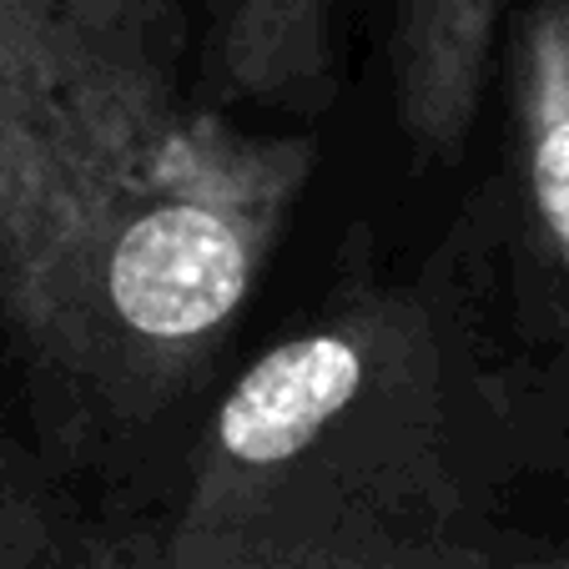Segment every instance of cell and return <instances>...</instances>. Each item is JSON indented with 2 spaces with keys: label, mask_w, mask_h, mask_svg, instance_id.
I'll use <instances>...</instances> for the list:
<instances>
[{
  "label": "cell",
  "mask_w": 569,
  "mask_h": 569,
  "mask_svg": "<svg viewBox=\"0 0 569 569\" xmlns=\"http://www.w3.org/2000/svg\"><path fill=\"white\" fill-rule=\"evenodd\" d=\"M509 117L529 248L569 333V0L509 6Z\"/></svg>",
  "instance_id": "3957f363"
},
{
  "label": "cell",
  "mask_w": 569,
  "mask_h": 569,
  "mask_svg": "<svg viewBox=\"0 0 569 569\" xmlns=\"http://www.w3.org/2000/svg\"><path fill=\"white\" fill-rule=\"evenodd\" d=\"M0 569H97V519H76L61 483L0 449Z\"/></svg>",
  "instance_id": "8992f818"
},
{
  "label": "cell",
  "mask_w": 569,
  "mask_h": 569,
  "mask_svg": "<svg viewBox=\"0 0 569 569\" xmlns=\"http://www.w3.org/2000/svg\"><path fill=\"white\" fill-rule=\"evenodd\" d=\"M61 6L117 66L182 87L187 16L177 0H61Z\"/></svg>",
  "instance_id": "52a82bcc"
},
{
  "label": "cell",
  "mask_w": 569,
  "mask_h": 569,
  "mask_svg": "<svg viewBox=\"0 0 569 569\" xmlns=\"http://www.w3.org/2000/svg\"><path fill=\"white\" fill-rule=\"evenodd\" d=\"M312 167V137L127 71L61 0H0V328L56 483L157 495Z\"/></svg>",
  "instance_id": "6da1fadb"
},
{
  "label": "cell",
  "mask_w": 569,
  "mask_h": 569,
  "mask_svg": "<svg viewBox=\"0 0 569 569\" xmlns=\"http://www.w3.org/2000/svg\"><path fill=\"white\" fill-rule=\"evenodd\" d=\"M495 403L469 252L413 288L348 282L212 398L137 515L97 529V569H505Z\"/></svg>",
  "instance_id": "7a4b0ae2"
},
{
  "label": "cell",
  "mask_w": 569,
  "mask_h": 569,
  "mask_svg": "<svg viewBox=\"0 0 569 569\" xmlns=\"http://www.w3.org/2000/svg\"><path fill=\"white\" fill-rule=\"evenodd\" d=\"M217 97L312 117L333 97V0H207Z\"/></svg>",
  "instance_id": "5b68a950"
},
{
  "label": "cell",
  "mask_w": 569,
  "mask_h": 569,
  "mask_svg": "<svg viewBox=\"0 0 569 569\" xmlns=\"http://www.w3.org/2000/svg\"><path fill=\"white\" fill-rule=\"evenodd\" d=\"M505 11L509 0H393V117L419 157L453 161L463 151L483 107Z\"/></svg>",
  "instance_id": "277c9868"
},
{
  "label": "cell",
  "mask_w": 569,
  "mask_h": 569,
  "mask_svg": "<svg viewBox=\"0 0 569 569\" xmlns=\"http://www.w3.org/2000/svg\"><path fill=\"white\" fill-rule=\"evenodd\" d=\"M505 569H569V559H555V565H505Z\"/></svg>",
  "instance_id": "ba28073f"
}]
</instances>
